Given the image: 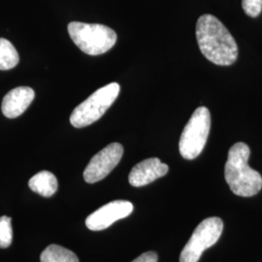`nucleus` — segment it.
Returning <instances> with one entry per match:
<instances>
[{
  "instance_id": "obj_1",
  "label": "nucleus",
  "mask_w": 262,
  "mask_h": 262,
  "mask_svg": "<svg viewBox=\"0 0 262 262\" xmlns=\"http://www.w3.org/2000/svg\"><path fill=\"white\" fill-rule=\"evenodd\" d=\"M196 39L202 55L216 66L233 64L238 56L234 38L215 16H201L196 24Z\"/></svg>"
},
{
  "instance_id": "obj_2",
  "label": "nucleus",
  "mask_w": 262,
  "mask_h": 262,
  "mask_svg": "<svg viewBox=\"0 0 262 262\" xmlns=\"http://www.w3.org/2000/svg\"><path fill=\"white\" fill-rule=\"evenodd\" d=\"M250 156L249 146L242 142L234 144L228 151L225 167V181L231 191L239 196H253L261 189V175L248 164Z\"/></svg>"
},
{
  "instance_id": "obj_3",
  "label": "nucleus",
  "mask_w": 262,
  "mask_h": 262,
  "mask_svg": "<svg viewBox=\"0 0 262 262\" xmlns=\"http://www.w3.org/2000/svg\"><path fill=\"white\" fill-rule=\"evenodd\" d=\"M68 32L76 46L90 56L102 55L117 42L116 32L103 25L72 21L68 25Z\"/></svg>"
},
{
  "instance_id": "obj_4",
  "label": "nucleus",
  "mask_w": 262,
  "mask_h": 262,
  "mask_svg": "<svg viewBox=\"0 0 262 262\" xmlns=\"http://www.w3.org/2000/svg\"><path fill=\"white\" fill-rule=\"evenodd\" d=\"M118 83H111L98 89L71 114L70 122L76 128H82L98 121L111 107L120 94Z\"/></svg>"
},
{
  "instance_id": "obj_5",
  "label": "nucleus",
  "mask_w": 262,
  "mask_h": 262,
  "mask_svg": "<svg viewBox=\"0 0 262 262\" xmlns=\"http://www.w3.org/2000/svg\"><path fill=\"white\" fill-rule=\"evenodd\" d=\"M211 129V114L206 107H198L182 132L179 150L185 159H196L206 145Z\"/></svg>"
},
{
  "instance_id": "obj_6",
  "label": "nucleus",
  "mask_w": 262,
  "mask_h": 262,
  "mask_svg": "<svg viewBox=\"0 0 262 262\" xmlns=\"http://www.w3.org/2000/svg\"><path fill=\"white\" fill-rule=\"evenodd\" d=\"M223 229V220L217 216L208 217L201 222L183 249L180 262H198L203 252L219 241Z\"/></svg>"
},
{
  "instance_id": "obj_7",
  "label": "nucleus",
  "mask_w": 262,
  "mask_h": 262,
  "mask_svg": "<svg viewBox=\"0 0 262 262\" xmlns=\"http://www.w3.org/2000/svg\"><path fill=\"white\" fill-rule=\"evenodd\" d=\"M123 147L119 143H112L98 151L84 171V181L88 184H94L107 177L113 169L121 161Z\"/></svg>"
},
{
  "instance_id": "obj_8",
  "label": "nucleus",
  "mask_w": 262,
  "mask_h": 262,
  "mask_svg": "<svg viewBox=\"0 0 262 262\" xmlns=\"http://www.w3.org/2000/svg\"><path fill=\"white\" fill-rule=\"evenodd\" d=\"M133 212V204L126 200H115L100 207L85 220V225L90 230L100 231L119 220L127 217Z\"/></svg>"
},
{
  "instance_id": "obj_9",
  "label": "nucleus",
  "mask_w": 262,
  "mask_h": 262,
  "mask_svg": "<svg viewBox=\"0 0 262 262\" xmlns=\"http://www.w3.org/2000/svg\"><path fill=\"white\" fill-rule=\"evenodd\" d=\"M168 170V165L162 163L159 159H145L131 169L128 181L133 187H144L157 179L165 176Z\"/></svg>"
},
{
  "instance_id": "obj_10",
  "label": "nucleus",
  "mask_w": 262,
  "mask_h": 262,
  "mask_svg": "<svg viewBox=\"0 0 262 262\" xmlns=\"http://www.w3.org/2000/svg\"><path fill=\"white\" fill-rule=\"evenodd\" d=\"M35 93L28 86H19L10 91L3 98L1 110L5 117L15 119L20 116L33 101Z\"/></svg>"
},
{
  "instance_id": "obj_11",
  "label": "nucleus",
  "mask_w": 262,
  "mask_h": 262,
  "mask_svg": "<svg viewBox=\"0 0 262 262\" xmlns=\"http://www.w3.org/2000/svg\"><path fill=\"white\" fill-rule=\"evenodd\" d=\"M28 186L31 190L43 197H51L57 190L56 176L49 171H41L29 180Z\"/></svg>"
},
{
  "instance_id": "obj_12",
  "label": "nucleus",
  "mask_w": 262,
  "mask_h": 262,
  "mask_svg": "<svg viewBox=\"0 0 262 262\" xmlns=\"http://www.w3.org/2000/svg\"><path fill=\"white\" fill-rule=\"evenodd\" d=\"M41 262H79L75 253L58 245H50L40 256Z\"/></svg>"
},
{
  "instance_id": "obj_13",
  "label": "nucleus",
  "mask_w": 262,
  "mask_h": 262,
  "mask_svg": "<svg viewBox=\"0 0 262 262\" xmlns=\"http://www.w3.org/2000/svg\"><path fill=\"white\" fill-rule=\"evenodd\" d=\"M19 56L12 43L0 38V70H9L19 63Z\"/></svg>"
},
{
  "instance_id": "obj_14",
  "label": "nucleus",
  "mask_w": 262,
  "mask_h": 262,
  "mask_svg": "<svg viewBox=\"0 0 262 262\" xmlns=\"http://www.w3.org/2000/svg\"><path fill=\"white\" fill-rule=\"evenodd\" d=\"M13 241L12 219L3 215L0 217V248H8Z\"/></svg>"
},
{
  "instance_id": "obj_15",
  "label": "nucleus",
  "mask_w": 262,
  "mask_h": 262,
  "mask_svg": "<svg viewBox=\"0 0 262 262\" xmlns=\"http://www.w3.org/2000/svg\"><path fill=\"white\" fill-rule=\"evenodd\" d=\"M242 7L248 16L256 18L261 13L262 0H242Z\"/></svg>"
},
{
  "instance_id": "obj_16",
  "label": "nucleus",
  "mask_w": 262,
  "mask_h": 262,
  "mask_svg": "<svg viewBox=\"0 0 262 262\" xmlns=\"http://www.w3.org/2000/svg\"><path fill=\"white\" fill-rule=\"evenodd\" d=\"M132 262H158V254L155 252H147L142 253Z\"/></svg>"
}]
</instances>
